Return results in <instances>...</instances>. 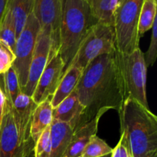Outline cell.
Returning a JSON list of instances; mask_svg holds the SVG:
<instances>
[{
  "mask_svg": "<svg viewBox=\"0 0 157 157\" xmlns=\"http://www.w3.org/2000/svg\"><path fill=\"white\" fill-rule=\"evenodd\" d=\"M154 157H157V156H154Z\"/></svg>",
  "mask_w": 157,
  "mask_h": 157,
  "instance_id": "33",
  "label": "cell"
},
{
  "mask_svg": "<svg viewBox=\"0 0 157 157\" xmlns=\"http://www.w3.org/2000/svg\"><path fill=\"white\" fill-rule=\"evenodd\" d=\"M105 112H100L95 117L74 131L71 140L62 157H81L90 138L97 134L98 124Z\"/></svg>",
  "mask_w": 157,
  "mask_h": 157,
  "instance_id": "13",
  "label": "cell"
},
{
  "mask_svg": "<svg viewBox=\"0 0 157 157\" xmlns=\"http://www.w3.org/2000/svg\"><path fill=\"white\" fill-rule=\"evenodd\" d=\"M102 157H111V154L106 155V156H102Z\"/></svg>",
  "mask_w": 157,
  "mask_h": 157,
  "instance_id": "31",
  "label": "cell"
},
{
  "mask_svg": "<svg viewBox=\"0 0 157 157\" xmlns=\"http://www.w3.org/2000/svg\"><path fill=\"white\" fill-rule=\"evenodd\" d=\"M96 23L85 0H63L58 54L64 62V73L90 28Z\"/></svg>",
  "mask_w": 157,
  "mask_h": 157,
  "instance_id": "3",
  "label": "cell"
},
{
  "mask_svg": "<svg viewBox=\"0 0 157 157\" xmlns=\"http://www.w3.org/2000/svg\"><path fill=\"white\" fill-rule=\"evenodd\" d=\"M120 1H121V0H118V2H120ZM118 2H117V3H118Z\"/></svg>",
  "mask_w": 157,
  "mask_h": 157,
  "instance_id": "32",
  "label": "cell"
},
{
  "mask_svg": "<svg viewBox=\"0 0 157 157\" xmlns=\"http://www.w3.org/2000/svg\"><path fill=\"white\" fill-rule=\"evenodd\" d=\"M83 71L76 67H71L66 71L61 78L56 91L51 98L53 108L59 105L75 90Z\"/></svg>",
  "mask_w": 157,
  "mask_h": 157,
  "instance_id": "17",
  "label": "cell"
},
{
  "mask_svg": "<svg viewBox=\"0 0 157 157\" xmlns=\"http://www.w3.org/2000/svg\"><path fill=\"white\" fill-rule=\"evenodd\" d=\"M97 23L113 26L118 0H85Z\"/></svg>",
  "mask_w": 157,
  "mask_h": 157,
  "instance_id": "18",
  "label": "cell"
},
{
  "mask_svg": "<svg viewBox=\"0 0 157 157\" xmlns=\"http://www.w3.org/2000/svg\"><path fill=\"white\" fill-rule=\"evenodd\" d=\"M38 104L31 97L22 92L19 94L12 103L13 114L21 144L33 150L34 143L30 136V127L34 110Z\"/></svg>",
  "mask_w": 157,
  "mask_h": 157,
  "instance_id": "12",
  "label": "cell"
},
{
  "mask_svg": "<svg viewBox=\"0 0 157 157\" xmlns=\"http://www.w3.org/2000/svg\"><path fill=\"white\" fill-rule=\"evenodd\" d=\"M64 68V62L58 52L48 60L38 79L36 87L32 96L35 104H41L53 96L63 76Z\"/></svg>",
  "mask_w": 157,
  "mask_h": 157,
  "instance_id": "10",
  "label": "cell"
},
{
  "mask_svg": "<svg viewBox=\"0 0 157 157\" xmlns=\"http://www.w3.org/2000/svg\"><path fill=\"white\" fill-rule=\"evenodd\" d=\"M5 104H6V96L0 87V124H1L2 120Z\"/></svg>",
  "mask_w": 157,
  "mask_h": 157,
  "instance_id": "28",
  "label": "cell"
},
{
  "mask_svg": "<svg viewBox=\"0 0 157 157\" xmlns=\"http://www.w3.org/2000/svg\"><path fill=\"white\" fill-rule=\"evenodd\" d=\"M111 157H133L124 133H121L119 142L113 149Z\"/></svg>",
  "mask_w": 157,
  "mask_h": 157,
  "instance_id": "26",
  "label": "cell"
},
{
  "mask_svg": "<svg viewBox=\"0 0 157 157\" xmlns=\"http://www.w3.org/2000/svg\"><path fill=\"white\" fill-rule=\"evenodd\" d=\"M116 49L113 26L96 23L90 28L69 67H76L84 71L94 59Z\"/></svg>",
  "mask_w": 157,
  "mask_h": 157,
  "instance_id": "6",
  "label": "cell"
},
{
  "mask_svg": "<svg viewBox=\"0 0 157 157\" xmlns=\"http://www.w3.org/2000/svg\"><path fill=\"white\" fill-rule=\"evenodd\" d=\"M8 1L9 0H0V22L2 19L5 12H6V8L8 6Z\"/></svg>",
  "mask_w": 157,
  "mask_h": 157,
  "instance_id": "29",
  "label": "cell"
},
{
  "mask_svg": "<svg viewBox=\"0 0 157 157\" xmlns=\"http://www.w3.org/2000/svg\"><path fill=\"white\" fill-rule=\"evenodd\" d=\"M0 39L4 41L10 48L15 52L16 44V34L12 13L7 6L6 12L0 22Z\"/></svg>",
  "mask_w": 157,
  "mask_h": 157,
  "instance_id": "21",
  "label": "cell"
},
{
  "mask_svg": "<svg viewBox=\"0 0 157 157\" xmlns=\"http://www.w3.org/2000/svg\"><path fill=\"white\" fill-rule=\"evenodd\" d=\"M34 157H50L51 138L50 127L43 131L35 142L33 148Z\"/></svg>",
  "mask_w": 157,
  "mask_h": 157,
  "instance_id": "24",
  "label": "cell"
},
{
  "mask_svg": "<svg viewBox=\"0 0 157 157\" xmlns=\"http://www.w3.org/2000/svg\"><path fill=\"white\" fill-rule=\"evenodd\" d=\"M51 98L38 104L34 110L30 127V136L34 144L43 131L50 127L53 121V107L51 104Z\"/></svg>",
  "mask_w": 157,
  "mask_h": 157,
  "instance_id": "16",
  "label": "cell"
},
{
  "mask_svg": "<svg viewBox=\"0 0 157 157\" xmlns=\"http://www.w3.org/2000/svg\"><path fill=\"white\" fill-rule=\"evenodd\" d=\"M3 81H4L5 96L6 99L12 104L17 96L21 91L18 76L12 66L3 74Z\"/></svg>",
  "mask_w": 157,
  "mask_h": 157,
  "instance_id": "23",
  "label": "cell"
},
{
  "mask_svg": "<svg viewBox=\"0 0 157 157\" xmlns=\"http://www.w3.org/2000/svg\"><path fill=\"white\" fill-rule=\"evenodd\" d=\"M151 29L152 34L150 46H149L147 52L144 54L147 68L149 67H152L154 64L157 58V17L153 21V27Z\"/></svg>",
  "mask_w": 157,
  "mask_h": 157,
  "instance_id": "25",
  "label": "cell"
},
{
  "mask_svg": "<svg viewBox=\"0 0 157 157\" xmlns=\"http://www.w3.org/2000/svg\"><path fill=\"white\" fill-rule=\"evenodd\" d=\"M157 2L156 0H145L143 3L138 23V33L140 37L152 29L156 18Z\"/></svg>",
  "mask_w": 157,
  "mask_h": 157,
  "instance_id": "20",
  "label": "cell"
},
{
  "mask_svg": "<svg viewBox=\"0 0 157 157\" xmlns=\"http://www.w3.org/2000/svg\"><path fill=\"white\" fill-rule=\"evenodd\" d=\"M15 53L4 41L0 39V61L9 68L15 61Z\"/></svg>",
  "mask_w": 157,
  "mask_h": 157,
  "instance_id": "27",
  "label": "cell"
},
{
  "mask_svg": "<svg viewBox=\"0 0 157 157\" xmlns=\"http://www.w3.org/2000/svg\"><path fill=\"white\" fill-rule=\"evenodd\" d=\"M121 133L133 157L157 156V117L137 101L127 98L118 110Z\"/></svg>",
  "mask_w": 157,
  "mask_h": 157,
  "instance_id": "2",
  "label": "cell"
},
{
  "mask_svg": "<svg viewBox=\"0 0 157 157\" xmlns=\"http://www.w3.org/2000/svg\"><path fill=\"white\" fill-rule=\"evenodd\" d=\"M113 148L110 147L104 140L98 137L97 135L92 136L81 157H102L111 154Z\"/></svg>",
  "mask_w": 157,
  "mask_h": 157,
  "instance_id": "22",
  "label": "cell"
},
{
  "mask_svg": "<svg viewBox=\"0 0 157 157\" xmlns=\"http://www.w3.org/2000/svg\"><path fill=\"white\" fill-rule=\"evenodd\" d=\"M84 107L81 105L75 91L56 107L53 108V120L68 124L73 131L79 128Z\"/></svg>",
  "mask_w": 157,
  "mask_h": 157,
  "instance_id": "14",
  "label": "cell"
},
{
  "mask_svg": "<svg viewBox=\"0 0 157 157\" xmlns=\"http://www.w3.org/2000/svg\"><path fill=\"white\" fill-rule=\"evenodd\" d=\"M145 0H121L113 14L116 48L121 53L129 54L140 48L138 23Z\"/></svg>",
  "mask_w": 157,
  "mask_h": 157,
  "instance_id": "4",
  "label": "cell"
},
{
  "mask_svg": "<svg viewBox=\"0 0 157 157\" xmlns=\"http://www.w3.org/2000/svg\"><path fill=\"white\" fill-rule=\"evenodd\" d=\"M40 31L39 22L32 12L16 39L14 52L15 58L12 65L18 76L21 91L27 83L29 67Z\"/></svg>",
  "mask_w": 157,
  "mask_h": 157,
  "instance_id": "7",
  "label": "cell"
},
{
  "mask_svg": "<svg viewBox=\"0 0 157 157\" xmlns=\"http://www.w3.org/2000/svg\"><path fill=\"white\" fill-rule=\"evenodd\" d=\"M156 1H157V0H156Z\"/></svg>",
  "mask_w": 157,
  "mask_h": 157,
  "instance_id": "34",
  "label": "cell"
},
{
  "mask_svg": "<svg viewBox=\"0 0 157 157\" xmlns=\"http://www.w3.org/2000/svg\"><path fill=\"white\" fill-rule=\"evenodd\" d=\"M144 54L140 48L129 54L117 51L126 99L132 98L149 107L147 97V67Z\"/></svg>",
  "mask_w": 157,
  "mask_h": 157,
  "instance_id": "5",
  "label": "cell"
},
{
  "mask_svg": "<svg viewBox=\"0 0 157 157\" xmlns=\"http://www.w3.org/2000/svg\"><path fill=\"white\" fill-rule=\"evenodd\" d=\"M8 69H9V67H6V66L0 61V75H3Z\"/></svg>",
  "mask_w": 157,
  "mask_h": 157,
  "instance_id": "30",
  "label": "cell"
},
{
  "mask_svg": "<svg viewBox=\"0 0 157 157\" xmlns=\"http://www.w3.org/2000/svg\"><path fill=\"white\" fill-rule=\"evenodd\" d=\"M34 0H9L8 6L12 13L16 38L24 28L28 17L33 10Z\"/></svg>",
  "mask_w": 157,
  "mask_h": 157,
  "instance_id": "19",
  "label": "cell"
},
{
  "mask_svg": "<svg viewBox=\"0 0 157 157\" xmlns=\"http://www.w3.org/2000/svg\"><path fill=\"white\" fill-rule=\"evenodd\" d=\"M62 1L34 0L32 12L39 22L41 32L50 36L51 45L48 60L58 53L59 48V30Z\"/></svg>",
  "mask_w": 157,
  "mask_h": 157,
  "instance_id": "8",
  "label": "cell"
},
{
  "mask_svg": "<svg viewBox=\"0 0 157 157\" xmlns=\"http://www.w3.org/2000/svg\"><path fill=\"white\" fill-rule=\"evenodd\" d=\"M74 91L84 107L79 128L100 112L118 111L126 98L117 49L94 59Z\"/></svg>",
  "mask_w": 157,
  "mask_h": 157,
  "instance_id": "1",
  "label": "cell"
},
{
  "mask_svg": "<svg viewBox=\"0 0 157 157\" xmlns=\"http://www.w3.org/2000/svg\"><path fill=\"white\" fill-rule=\"evenodd\" d=\"M50 36L40 31L37 38L35 51L29 67L27 83L21 92L32 98L38 79L41 77L48 61L50 52Z\"/></svg>",
  "mask_w": 157,
  "mask_h": 157,
  "instance_id": "11",
  "label": "cell"
},
{
  "mask_svg": "<svg viewBox=\"0 0 157 157\" xmlns=\"http://www.w3.org/2000/svg\"><path fill=\"white\" fill-rule=\"evenodd\" d=\"M73 130L67 124L53 120L50 126V157H62L73 135Z\"/></svg>",
  "mask_w": 157,
  "mask_h": 157,
  "instance_id": "15",
  "label": "cell"
},
{
  "mask_svg": "<svg viewBox=\"0 0 157 157\" xmlns=\"http://www.w3.org/2000/svg\"><path fill=\"white\" fill-rule=\"evenodd\" d=\"M32 150L21 144L14 118L12 104L6 98L0 124V157H29Z\"/></svg>",
  "mask_w": 157,
  "mask_h": 157,
  "instance_id": "9",
  "label": "cell"
}]
</instances>
